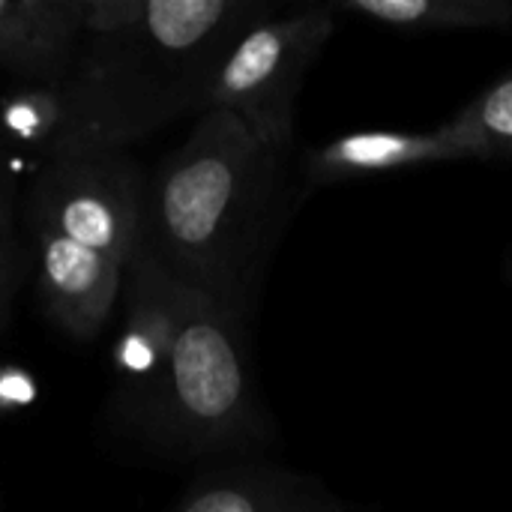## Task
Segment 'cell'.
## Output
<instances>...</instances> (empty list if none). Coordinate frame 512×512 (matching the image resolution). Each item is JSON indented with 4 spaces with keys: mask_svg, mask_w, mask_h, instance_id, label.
Masks as SVG:
<instances>
[{
    "mask_svg": "<svg viewBox=\"0 0 512 512\" xmlns=\"http://www.w3.org/2000/svg\"><path fill=\"white\" fill-rule=\"evenodd\" d=\"M264 18V0H84L48 156L129 150L186 114H204L222 57Z\"/></svg>",
    "mask_w": 512,
    "mask_h": 512,
    "instance_id": "cell-1",
    "label": "cell"
},
{
    "mask_svg": "<svg viewBox=\"0 0 512 512\" xmlns=\"http://www.w3.org/2000/svg\"><path fill=\"white\" fill-rule=\"evenodd\" d=\"M285 153L234 114H198L189 138L144 180L135 252L240 315L273 240Z\"/></svg>",
    "mask_w": 512,
    "mask_h": 512,
    "instance_id": "cell-2",
    "label": "cell"
},
{
    "mask_svg": "<svg viewBox=\"0 0 512 512\" xmlns=\"http://www.w3.org/2000/svg\"><path fill=\"white\" fill-rule=\"evenodd\" d=\"M171 300L174 336L147 426L186 450L237 447L258 423L240 315L174 276Z\"/></svg>",
    "mask_w": 512,
    "mask_h": 512,
    "instance_id": "cell-3",
    "label": "cell"
},
{
    "mask_svg": "<svg viewBox=\"0 0 512 512\" xmlns=\"http://www.w3.org/2000/svg\"><path fill=\"white\" fill-rule=\"evenodd\" d=\"M333 6L300 9L252 24L222 57L204 111L234 114L261 144L288 153L300 84L333 36Z\"/></svg>",
    "mask_w": 512,
    "mask_h": 512,
    "instance_id": "cell-4",
    "label": "cell"
},
{
    "mask_svg": "<svg viewBox=\"0 0 512 512\" xmlns=\"http://www.w3.org/2000/svg\"><path fill=\"white\" fill-rule=\"evenodd\" d=\"M144 171L126 150L45 156L30 189V225L57 231L120 267L138 243Z\"/></svg>",
    "mask_w": 512,
    "mask_h": 512,
    "instance_id": "cell-5",
    "label": "cell"
},
{
    "mask_svg": "<svg viewBox=\"0 0 512 512\" xmlns=\"http://www.w3.org/2000/svg\"><path fill=\"white\" fill-rule=\"evenodd\" d=\"M123 294L126 321L114 348V366L123 384V402L147 423L162 390L174 336L171 276L159 264L135 252L126 264Z\"/></svg>",
    "mask_w": 512,
    "mask_h": 512,
    "instance_id": "cell-6",
    "label": "cell"
},
{
    "mask_svg": "<svg viewBox=\"0 0 512 512\" xmlns=\"http://www.w3.org/2000/svg\"><path fill=\"white\" fill-rule=\"evenodd\" d=\"M33 237L39 294L48 315L78 342L99 336L123 294L126 267L48 228H33Z\"/></svg>",
    "mask_w": 512,
    "mask_h": 512,
    "instance_id": "cell-7",
    "label": "cell"
},
{
    "mask_svg": "<svg viewBox=\"0 0 512 512\" xmlns=\"http://www.w3.org/2000/svg\"><path fill=\"white\" fill-rule=\"evenodd\" d=\"M84 0H0V69L27 87H57L81 30Z\"/></svg>",
    "mask_w": 512,
    "mask_h": 512,
    "instance_id": "cell-8",
    "label": "cell"
},
{
    "mask_svg": "<svg viewBox=\"0 0 512 512\" xmlns=\"http://www.w3.org/2000/svg\"><path fill=\"white\" fill-rule=\"evenodd\" d=\"M468 159L456 141L444 132H351L342 135L318 150L309 153L306 171L315 183H333V180H357V177H375L405 168H420L432 162H459Z\"/></svg>",
    "mask_w": 512,
    "mask_h": 512,
    "instance_id": "cell-9",
    "label": "cell"
},
{
    "mask_svg": "<svg viewBox=\"0 0 512 512\" xmlns=\"http://www.w3.org/2000/svg\"><path fill=\"white\" fill-rule=\"evenodd\" d=\"M171 512H339L303 477L273 468H231L192 483Z\"/></svg>",
    "mask_w": 512,
    "mask_h": 512,
    "instance_id": "cell-10",
    "label": "cell"
},
{
    "mask_svg": "<svg viewBox=\"0 0 512 512\" xmlns=\"http://www.w3.org/2000/svg\"><path fill=\"white\" fill-rule=\"evenodd\" d=\"M333 9L396 30H474L512 24V0H339Z\"/></svg>",
    "mask_w": 512,
    "mask_h": 512,
    "instance_id": "cell-11",
    "label": "cell"
},
{
    "mask_svg": "<svg viewBox=\"0 0 512 512\" xmlns=\"http://www.w3.org/2000/svg\"><path fill=\"white\" fill-rule=\"evenodd\" d=\"M468 159H512V75L441 126Z\"/></svg>",
    "mask_w": 512,
    "mask_h": 512,
    "instance_id": "cell-12",
    "label": "cell"
},
{
    "mask_svg": "<svg viewBox=\"0 0 512 512\" xmlns=\"http://www.w3.org/2000/svg\"><path fill=\"white\" fill-rule=\"evenodd\" d=\"M63 123V108L57 87H27L15 90L0 108V126L18 144L42 147L45 156L51 153Z\"/></svg>",
    "mask_w": 512,
    "mask_h": 512,
    "instance_id": "cell-13",
    "label": "cell"
},
{
    "mask_svg": "<svg viewBox=\"0 0 512 512\" xmlns=\"http://www.w3.org/2000/svg\"><path fill=\"white\" fill-rule=\"evenodd\" d=\"M18 276H21V249L12 228V213L6 210L0 213V324L6 321Z\"/></svg>",
    "mask_w": 512,
    "mask_h": 512,
    "instance_id": "cell-14",
    "label": "cell"
},
{
    "mask_svg": "<svg viewBox=\"0 0 512 512\" xmlns=\"http://www.w3.org/2000/svg\"><path fill=\"white\" fill-rule=\"evenodd\" d=\"M36 396V384L27 372L0 366V411H18L27 408Z\"/></svg>",
    "mask_w": 512,
    "mask_h": 512,
    "instance_id": "cell-15",
    "label": "cell"
},
{
    "mask_svg": "<svg viewBox=\"0 0 512 512\" xmlns=\"http://www.w3.org/2000/svg\"><path fill=\"white\" fill-rule=\"evenodd\" d=\"M9 210V192L3 189V183H0V213H6Z\"/></svg>",
    "mask_w": 512,
    "mask_h": 512,
    "instance_id": "cell-16",
    "label": "cell"
},
{
    "mask_svg": "<svg viewBox=\"0 0 512 512\" xmlns=\"http://www.w3.org/2000/svg\"><path fill=\"white\" fill-rule=\"evenodd\" d=\"M507 273H510V282H512V258H510V264H507Z\"/></svg>",
    "mask_w": 512,
    "mask_h": 512,
    "instance_id": "cell-17",
    "label": "cell"
}]
</instances>
